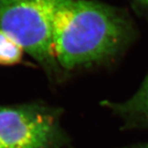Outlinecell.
I'll return each mask as SVG.
<instances>
[{"label": "cell", "mask_w": 148, "mask_h": 148, "mask_svg": "<svg viewBox=\"0 0 148 148\" xmlns=\"http://www.w3.org/2000/svg\"><path fill=\"white\" fill-rule=\"evenodd\" d=\"M72 0H0V32L16 40L52 82L65 74L53 49L54 17Z\"/></svg>", "instance_id": "cell-2"}, {"label": "cell", "mask_w": 148, "mask_h": 148, "mask_svg": "<svg viewBox=\"0 0 148 148\" xmlns=\"http://www.w3.org/2000/svg\"><path fill=\"white\" fill-rule=\"evenodd\" d=\"M102 106L119 117L125 128L148 127V75L131 98L123 102L106 101Z\"/></svg>", "instance_id": "cell-4"}, {"label": "cell", "mask_w": 148, "mask_h": 148, "mask_svg": "<svg viewBox=\"0 0 148 148\" xmlns=\"http://www.w3.org/2000/svg\"><path fill=\"white\" fill-rule=\"evenodd\" d=\"M0 148H5L3 146V145H2V144H1V143H0Z\"/></svg>", "instance_id": "cell-8"}, {"label": "cell", "mask_w": 148, "mask_h": 148, "mask_svg": "<svg viewBox=\"0 0 148 148\" xmlns=\"http://www.w3.org/2000/svg\"><path fill=\"white\" fill-rule=\"evenodd\" d=\"M123 148H148V143H144V144H138V145H132Z\"/></svg>", "instance_id": "cell-6"}, {"label": "cell", "mask_w": 148, "mask_h": 148, "mask_svg": "<svg viewBox=\"0 0 148 148\" xmlns=\"http://www.w3.org/2000/svg\"><path fill=\"white\" fill-rule=\"evenodd\" d=\"M138 1L140 3H142L143 6L148 8V0H138Z\"/></svg>", "instance_id": "cell-7"}, {"label": "cell", "mask_w": 148, "mask_h": 148, "mask_svg": "<svg viewBox=\"0 0 148 148\" xmlns=\"http://www.w3.org/2000/svg\"><path fill=\"white\" fill-rule=\"evenodd\" d=\"M130 21L116 8L93 0H72L56 13L55 58L65 73L110 62L133 39Z\"/></svg>", "instance_id": "cell-1"}, {"label": "cell", "mask_w": 148, "mask_h": 148, "mask_svg": "<svg viewBox=\"0 0 148 148\" xmlns=\"http://www.w3.org/2000/svg\"><path fill=\"white\" fill-rule=\"evenodd\" d=\"M24 49L12 37L0 32V65L13 66L22 59Z\"/></svg>", "instance_id": "cell-5"}, {"label": "cell", "mask_w": 148, "mask_h": 148, "mask_svg": "<svg viewBox=\"0 0 148 148\" xmlns=\"http://www.w3.org/2000/svg\"><path fill=\"white\" fill-rule=\"evenodd\" d=\"M60 114L40 103L0 106V143L5 148H63L69 139Z\"/></svg>", "instance_id": "cell-3"}]
</instances>
